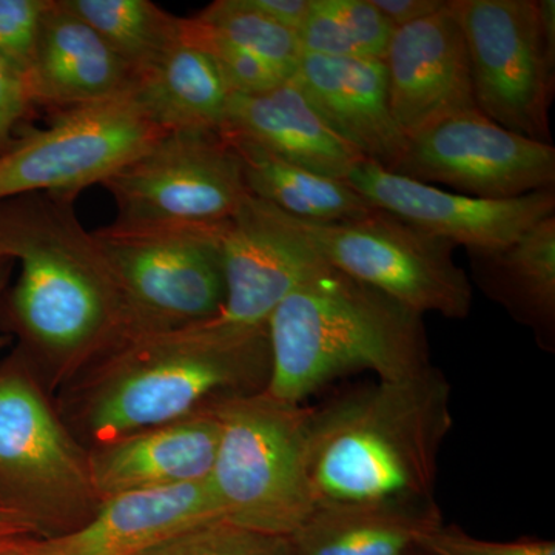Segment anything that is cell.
I'll list each match as a JSON object with an SVG mask.
<instances>
[{
	"mask_svg": "<svg viewBox=\"0 0 555 555\" xmlns=\"http://www.w3.org/2000/svg\"><path fill=\"white\" fill-rule=\"evenodd\" d=\"M78 196L35 192L0 199V258L21 275L0 295V332L53 396L124 337L122 301Z\"/></svg>",
	"mask_w": 555,
	"mask_h": 555,
	"instance_id": "6da1fadb",
	"label": "cell"
},
{
	"mask_svg": "<svg viewBox=\"0 0 555 555\" xmlns=\"http://www.w3.org/2000/svg\"><path fill=\"white\" fill-rule=\"evenodd\" d=\"M269 377L268 327L210 320L120 338L54 398L73 436L90 449L262 392Z\"/></svg>",
	"mask_w": 555,
	"mask_h": 555,
	"instance_id": "7a4b0ae2",
	"label": "cell"
},
{
	"mask_svg": "<svg viewBox=\"0 0 555 555\" xmlns=\"http://www.w3.org/2000/svg\"><path fill=\"white\" fill-rule=\"evenodd\" d=\"M452 425L451 386L436 367L310 409L315 506L436 500L438 456Z\"/></svg>",
	"mask_w": 555,
	"mask_h": 555,
	"instance_id": "3957f363",
	"label": "cell"
},
{
	"mask_svg": "<svg viewBox=\"0 0 555 555\" xmlns=\"http://www.w3.org/2000/svg\"><path fill=\"white\" fill-rule=\"evenodd\" d=\"M266 392L292 404L327 383L369 371L398 382L430 369L423 317L356 278L328 268L295 288L268 323Z\"/></svg>",
	"mask_w": 555,
	"mask_h": 555,
	"instance_id": "277c9868",
	"label": "cell"
},
{
	"mask_svg": "<svg viewBox=\"0 0 555 555\" xmlns=\"http://www.w3.org/2000/svg\"><path fill=\"white\" fill-rule=\"evenodd\" d=\"M101 502L89 449L14 349L0 360V507L35 526L43 539L86 525Z\"/></svg>",
	"mask_w": 555,
	"mask_h": 555,
	"instance_id": "5b68a950",
	"label": "cell"
},
{
	"mask_svg": "<svg viewBox=\"0 0 555 555\" xmlns=\"http://www.w3.org/2000/svg\"><path fill=\"white\" fill-rule=\"evenodd\" d=\"M217 459L208 483L229 524L287 537L315 509L309 474L310 408L266 390L215 409Z\"/></svg>",
	"mask_w": 555,
	"mask_h": 555,
	"instance_id": "8992f818",
	"label": "cell"
},
{
	"mask_svg": "<svg viewBox=\"0 0 555 555\" xmlns=\"http://www.w3.org/2000/svg\"><path fill=\"white\" fill-rule=\"evenodd\" d=\"M224 222L181 228H120L112 222L94 230L118 284L124 337L179 331L221 313Z\"/></svg>",
	"mask_w": 555,
	"mask_h": 555,
	"instance_id": "52a82bcc",
	"label": "cell"
},
{
	"mask_svg": "<svg viewBox=\"0 0 555 555\" xmlns=\"http://www.w3.org/2000/svg\"><path fill=\"white\" fill-rule=\"evenodd\" d=\"M469 57L477 108L499 126L551 144L554 0H449Z\"/></svg>",
	"mask_w": 555,
	"mask_h": 555,
	"instance_id": "ba28073f",
	"label": "cell"
},
{
	"mask_svg": "<svg viewBox=\"0 0 555 555\" xmlns=\"http://www.w3.org/2000/svg\"><path fill=\"white\" fill-rule=\"evenodd\" d=\"M291 218L332 269L377 288L418 315H469L473 286L456 264L455 246L449 241L378 208L352 221Z\"/></svg>",
	"mask_w": 555,
	"mask_h": 555,
	"instance_id": "9c48e42d",
	"label": "cell"
},
{
	"mask_svg": "<svg viewBox=\"0 0 555 555\" xmlns=\"http://www.w3.org/2000/svg\"><path fill=\"white\" fill-rule=\"evenodd\" d=\"M120 228L217 225L250 193L236 150L218 131H171L102 182Z\"/></svg>",
	"mask_w": 555,
	"mask_h": 555,
	"instance_id": "30bf717a",
	"label": "cell"
},
{
	"mask_svg": "<svg viewBox=\"0 0 555 555\" xmlns=\"http://www.w3.org/2000/svg\"><path fill=\"white\" fill-rule=\"evenodd\" d=\"M49 118L46 129L30 127L0 156V199L35 192L79 196L167 134L134 94Z\"/></svg>",
	"mask_w": 555,
	"mask_h": 555,
	"instance_id": "8fae6325",
	"label": "cell"
},
{
	"mask_svg": "<svg viewBox=\"0 0 555 555\" xmlns=\"http://www.w3.org/2000/svg\"><path fill=\"white\" fill-rule=\"evenodd\" d=\"M392 171L474 198L511 199L554 188L555 149L474 108L408 138L406 152Z\"/></svg>",
	"mask_w": 555,
	"mask_h": 555,
	"instance_id": "7c38bea8",
	"label": "cell"
},
{
	"mask_svg": "<svg viewBox=\"0 0 555 555\" xmlns=\"http://www.w3.org/2000/svg\"><path fill=\"white\" fill-rule=\"evenodd\" d=\"M225 302L214 320L266 326L295 288L331 268L287 214L247 195L221 229Z\"/></svg>",
	"mask_w": 555,
	"mask_h": 555,
	"instance_id": "4fadbf2b",
	"label": "cell"
},
{
	"mask_svg": "<svg viewBox=\"0 0 555 555\" xmlns=\"http://www.w3.org/2000/svg\"><path fill=\"white\" fill-rule=\"evenodd\" d=\"M346 182L372 207L466 247L467 254L509 246L555 211L554 188L511 199L474 198L401 177L367 159L353 167Z\"/></svg>",
	"mask_w": 555,
	"mask_h": 555,
	"instance_id": "5bb4252c",
	"label": "cell"
},
{
	"mask_svg": "<svg viewBox=\"0 0 555 555\" xmlns=\"http://www.w3.org/2000/svg\"><path fill=\"white\" fill-rule=\"evenodd\" d=\"M387 93L404 137L477 108L465 36L447 7L396 28L385 54Z\"/></svg>",
	"mask_w": 555,
	"mask_h": 555,
	"instance_id": "9a60e30c",
	"label": "cell"
},
{
	"mask_svg": "<svg viewBox=\"0 0 555 555\" xmlns=\"http://www.w3.org/2000/svg\"><path fill=\"white\" fill-rule=\"evenodd\" d=\"M222 518L207 481L108 496L86 525L33 537V555H141L195 526Z\"/></svg>",
	"mask_w": 555,
	"mask_h": 555,
	"instance_id": "2e32d148",
	"label": "cell"
},
{
	"mask_svg": "<svg viewBox=\"0 0 555 555\" xmlns=\"http://www.w3.org/2000/svg\"><path fill=\"white\" fill-rule=\"evenodd\" d=\"M138 76L90 25L50 0L27 75L36 112L56 115L133 94Z\"/></svg>",
	"mask_w": 555,
	"mask_h": 555,
	"instance_id": "e0dca14e",
	"label": "cell"
},
{
	"mask_svg": "<svg viewBox=\"0 0 555 555\" xmlns=\"http://www.w3.org/2000/svg\"><path fill=\"white\" fill-rule=\"evenodd\" d=\"M292 78L332 130L364 159L396 169L408 138L390 109L385 62L301 54Z\"/></svg>",
	"mask_w": 555,
	"mask_h": 555,
	"instance_id": "ac0fdd59",
	"label": "cell"
},
{
	"mask_svg": "<svg viewBox=\"0 0 555 555\" xmlns=\"http://www.w3.org/2000/svg\"><path fill=\"white\" fill-rule=\"evenodd\" d=\"M218 441L215 411L145 427L90 448L91 478L101 500L201 483L210 478Z\"/></svg>",
	"mask_w": 555,
	"mask_h": 555,
	"instance_id": "d6986e66",
	"label": "cell"
},
{
	"mask_svg": "<svg viewBox=\"0 0 555 555\" xmlns=\"http://www.w3.org/2000/svg\"><path fill=\"white\" fill-rule=\"evenodd\" d=\"M219 133L341 181L364 159L332 130L294 78L264 93L233 94Z\"/></svg>",
	"mask_w": 555,
	"mask_h": 555,
	"instance_id": "ffe728a7",
	"label": "cell"
},
{
	"mask_svg": "<svg viewBox=\"0 0 555 555\" xmlns=\"http://www.w3.org/2000/svg\"><path fill=\"white\" fill-rule=\"evenodd\" d=\"M441 521L436 500L317 505L291 537L297 555H415Z\"/></svg>",
	"mask_w": 555,
	"mask_h": 555,
	"instance_id": "44dd1931",
	"label": "cell"
},
{
	"mask_svg": "<svg viewBox=\"0 0 555 555\" xmlns=\"http://www.w3.org/2000/svg\"><path fill=\"white\" fill-rule=\"evenodd\" d=\"M478 287L511 317L531 328L547 352L555 350V217L526 230L509 246L469 251Z\"/></svg>",
	"mask_w": 555,
	"mask_h": 555,
	"instance_id": "7402d4cb",
	"label": "cell"
},
{
	"mask_svg": "<svg viewBox=\"0 0 555 555\" xmlns=\"http://www.w3.org/2000/svg\"><path fill=\"white\" fill-rule=\"evenodd\" d=\"M134 98L149 118L171 131H221L233 91L206 51L179 40L138 78Z\"/></svg>",
	"mask_w": 555,
	"mask_h": 555,
	"instance_id": "603a6c76",
	"label": "cell"
},
{
	"mask_svg": "<svg viewBox=\"0 0 555 555\" xmlns=\"http://www.w3.org/2000/svg\"><path fill=\"white\" fill-rule=\"evenodd\" d=\"M224 138L238 153L247 192L291 217L310 222H343L375 210L341 179L302 169L250 142Z\"/></svg>",
	"mask_w": 555,
	"mask_h": 555,
	"instance_id": "cb8c5ba5",
	"label": "cell"
},
{
	"mask_svg": "<svg viewBox=\"0 0 555 555\" xmlns=\"http://www.w3.org/2000/svg\"><path fill=\"white\" fill-rule=\"evenodd\" d=\"M62 3L90 25L138 78L181 40V17L149 0H62Z\"/></svg>",
	"mask_w": 555,
	"mask_h": 555,
	"instance_id": "d4e9b609",
	"label": "cell"
},
{
	"mask_svg": "<svg viewBox=\"0 0 555 555\" xmlns=\"http://www.w3.org/2000/svg\"><path fill=\"white\" fill-rule=\"evenodd\" d=\"M189 21L201 31L294 76L301 56L297 33L262 16L246 0H217Z\"/></svg>",
	"mask_w": 555,
	"mask_h": 555,
	"instance_id": "484cf974",
	"label": "cell"
},
{
	"mask_svg": "<svg viewBox=\"0 0 555 555\" xmlns=\"http://www.w3.org/2000/svg\"><path fill=\"white\" fill-rule=\"evenodd\" d=\"M141 555H297L291 539L251 531L224 518L195 526Z\"/></svg>",
	"mask_w": 555,
	"mask_h": 555,
	"instance_id": "4316f807",
	"label": "cell"
},
{
	"mask_svg": "<svg viewBox=\"0 0 555 555\" xmlns=\"http://www.w3.org/2000/svg\"><path fill=\"white\" fill-rule=\"evenodd\" d=\"M50 0H0V57L27 75Z\"/></svg>",
	"mask_w": 555,
	"mask_h": 555,
	"instance_id": "83f0119b",
	"label": "cell"
},
{
	"mask_svg": "<svg viewBox=\"0 0 555 555\" xmlns=\"http://www.w3.org/2000/svg\"><path fill=\"white\" fill-rule=\"evenodd\" d=\"M418 550L423 555H555V543L551 540L489 542L441 524L422 537Z\"/></svg>",
	"mask_w": 555,
	"mask_h": 555,
	"instance_id": "f1b7e54d",
	"label": "cell"
},
{
	"mask_svg": "<svg viewBox=\"0 0 555 555\" xmlns=\"http://www.w3.org/2000/svg\"><path fill=\"white\" fill-rule=\"evenodd\" d=\"M361 57L385 60L396 28L371 0H326Z\"/></svg>",
	"mask_w": 555,
	"mask_h": 555,
	"instance_id": "f546056e",
	"label": "cell"
},
{
	"mask_svg": "<svg viewBox=\"0 0 555 555\" xmlns=\"http://www.w3.org/2000/svg\"><path fill=\"white\" fill-rule=\"evenodd\" d=\"M301 54L326 57H361L341 22L328 10L326 0H312L305 24L299 28Z\"/></svg>",
	"mask_w": 555,
	"mask_h": 555,
	"instance_id": "4dcf8cb0",
	"label": "cell"
},
{
	"mask_svg": "<svg viewBox=\"0 0 555 555\" xmlns=\"http://www.w3.org/2000/svg\"><path fill=\"white\" fill-rule=\"evenodd\" d=\"M38 115L28 96L24 76L0 57V156L33 127Z\"/></svg>",
	"mask_w": 555,
	"mask_h": 555,
	"instance_id": "1f68e13d",
	"label": "cell"
},
{
	"mask_svg": "<svg viewBox=\"0 0 555 555\" xmlns=\"http://www.w3.org/2000/svg\"><path fill=\"white\" fill-rule=\"evenodd\" d=\"M393 28L433 16L447 7L448 0H371Z\"/></svg>",
	"mask_w": 555,
	"mask_h": 555,
	"instance_id": "d6a6232c",
	"label": "cell"
},
{
	"mask_svg": "<svg viewBox=\"0 0 555 555\" xmlns=\"http://www.w3.org/2000/svg\"><path fill=\"white\" fill-rule=\"evenodd\" d=\"M246 2L268 20L298 33L308 17L312 0H246Z\"/></svg>",
	"mask_w": 555,
	"mask_h": 555,
	"instance_id": "836d02e7",
	"label": "cell"
},
{
	"mask_svg": "<svg viewBox=\"0 0 555 555\" xmlns=\"http://www.w3.org/2000/svg\"><path fill=\"white\" fill-rule=\"evenodd\" d=\"M22 537H39V532L24 518L0 507V542Z\"/></svg>",
	"mask_w": 555,
	"mask_h": 555,
	"instance_id": "e575fe53",
	"label": "cell"
},
{
	"mask_svg": "<svg viewBox=\"0 0 555 555\" xmlns=\"http://www.w3.org/2000/svg\"><path fill=\"white\" fill-rule=\"evenodd\" d=\"M30 539H33V537L2 540V542H0V555H33Z\"/></svg>",
	"mask_w": 555,
	"mask_h": 555,
	"instance_id": "d590c367",
	"label": "cell"
},
{
	"mask_svg": "<svg viewBox=\"0 0 555 555\" xmlns=\"http://www.w3.org/2000/svg\"><path fill=\"white\" fill-rule=\"evenodd\" d=\"M13 262L14 261H11V259L0 258V281L9 280Z\"/></svg>",
	"mask_w": 555,
	"mask_h": 555,
	"instance_id": "8d00e7d4",
	"label": "cell"
},
{
	"mask_svg": "<svg viewBox=\"0 0 555 555\" xmlns=\"http://www.w3.org/2000/svg\"><path fill=\"white\" fill-rule=\"evenodd\" d=\"M7 283H9V280L7 281H0V295H2V292L5 291ZM11 341V338L9 335L2 334L0 332V349H3V347L9 346Z\"/></svg>",
	"mask_w": 555,
	"mask_h": 555,
	"instance_id": "74e56055",
	"label": "cell"
},
{
	"mask_svg": "<svg viewBox=\"0 0 555 555\" xmlns=\"http://www.w3.org/2000/svg\"><path fill=\"white\" fill-rule=\"evenodd\" d=\"M418 554H420V551H418V553H416L415 555H418ZM422 555H423V554H422Z\"/></svg>",
	"mask_w": 555,
	"mask_h": 555,
	"instance_id": "f35d334b",
	"label": "cell"
}]
</instances>
